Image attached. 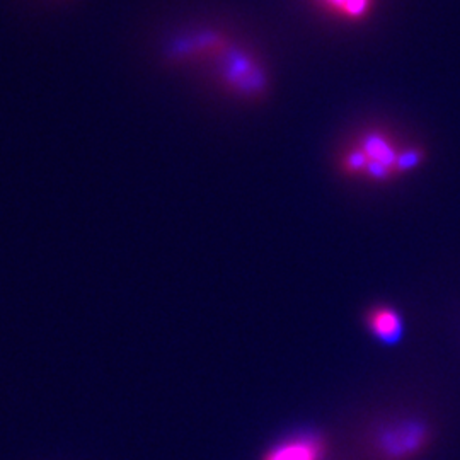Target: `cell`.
Segmentation results:
<instances>
[{
  "instance_id": "1",
  "label": "cell",
  "mask_w": 460,
  "mask_h": 460,
  "mask_svg": "<svg viewBox=\"0 0 460 460\" xmlns=\"http://www.w3.org/2000/svg\"><path fill=\"white\" fill-rule=\"evenodd\" d=\"M423 161L420 148L401 146L385 130H363L338 155V171L349 180L387 182L416 169Z\"/></svg>"
},
{
  "instance_id": "5",
  "label": "cell",
  "mask_w": 460,
  "mask_h": 460,
  "mask_svg": "<svg viewBox=\"0 0 460 460\" xmlns=\"http://www.w3.org/2000/svg\"><path fill=\"white\" fill-rule=\"evenodd\" d=\"M365 324H367L368 332L380 343H385V345L395 343L402 336V331H404L401 314L389 305L372 307L367 313Z\"/></svg>"
},
{
  "instance_id": "6",
  "label": "cell",
  "mask_w": 460,
  "mask_h": 460,
  "mask_svg": "<svg viewBox=\"0 0 460 460\" xmlns=\"http://www.w3.org/2000/svg\"><path fill=\"white\" fill-rule=\"evenodd\" d=\"M328 14L345 21L360 22L372 14L377 0H315Z\"/></svg>"
},
{
  "instance_id": "2",
  "label": "cell",
  "mask_w": 460,
  "mask_h": 460,
  "mask_svg": "<svg viewBox=\"0 0 460 460\" xmlns=\"http://www.w3.org/2000/svg\"><path fill=\"white\" fill-rule=\"evenodd\" d=\"M212 58L218 77L232 93L243 98H258L266 91L268 74L246 49L232 45L227 40L208 60Z\"/></svg>"
},
{
  "instance_id": "3",
  "label": "cell",
  "mask_w": 460,
  "mask_h": 460,
  "mask_svg": "<svg viewBox=\"0 0 460 460\" xmlns=\"http://www.w3.org/2000/svg\"><path fill=\"white\" fill-rule=\"evenodd\" d=\"M431 442V429L420 420H397L380 427L374 437L378 460H416Z\"/></svg>"
},
{
  "instance_id": "4",
  "label": "cell",
  "mask_w": 460,
  "mask_h": 460,
  "mask_svg": "<svg viewBox=\"0 0 460 460\" xmlns=\"http://www.w3.org/2000/svg\"><path fill=\"white\" fill-rule=\"evenodd\" d=\"M328 442L317 431H296L268 447L261 460H326Z\"/></svg>"
}]
</instances>
